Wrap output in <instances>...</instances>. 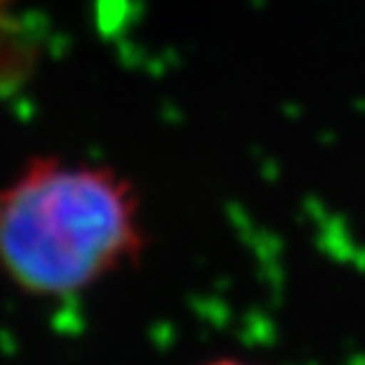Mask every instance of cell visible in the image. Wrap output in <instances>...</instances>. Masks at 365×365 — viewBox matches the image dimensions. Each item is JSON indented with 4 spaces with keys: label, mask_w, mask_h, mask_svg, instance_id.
<instances>
[{
    "label": "cell",
    "mask_w": 365,
    "mask_h": 365,
    "mask_svg": "<svg viewBox=\"0 0 365 365\" xmlns=\"http://www.w3.org/2000/svg\"><path fill=\"white\" fill-rule=\"evenodd\" d=\"M11 3H13V0H0V21H3V18H6L8 8H11Z\"/></svg>",
    "instance_id": "4"
},
{
    "label": "cell",
    "mask_w": 365,
    "mask_h": 365,
    "mask_svg": "<svg viewBox=\"0 0 365 365\" xmlns=\"http://www.w3.org/2000/svg\"><path fill=\"white\" fill-rule=\"evenodd\" d=\"M203 365H254V363H246V360H239V358H216V360H208Z\"/></svg>",
    "instance_id": "3"
},
{
    "label": "cell",
    "mask_w": 365,
    "mask_h": 365,
    "mask_svg": "<svg viewBox=\"0 0 365 365\" xmlns=\"http://www.w3.org/2000/svg\"><path fill=\"white\" fill-rule=\"evenodd\" d=\"M43 41L29 23L0 21V97L21 91L41 66Z\"/></svg>",
    "instance_id": "2"
},
{
    "label": "cell",
    "mask_w": 365,
    "mask_h": 365,
    "mask_svg": "<svg viewBox=\"0 0 365 365\" xmlns=\"http://www.w3.org/2000/svg\"><path fill=\"white\" fill-rule=\"evenodd\" d=\"M148 246L140 193L112 165L34 155L0 188V277L23 294H84Z\"/></svg>",
    "instance_id": "1"
}]
</instances>
